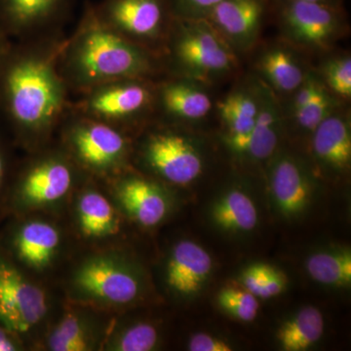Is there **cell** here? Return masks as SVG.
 I'll list each match as a JSON object with an SVG mask.
<instances>
[{"label":"cell","instance_id":"4dcf8cb0","mask_svg":"<svg viewBox=\"0 0 351 351\" xmlns=\"http://www.w3.org/2000/svg\"><path fill=\"white\" fill-rule=\"evenodd\" d=\"M334 101L326 90H323L306 106L293 112L298 125L306 131L313 132L321 122L332 114Z\"/></svg>","mask_w":351,"mask_h":351},{"label":"cell","instance_id":"f35d334b","mask_svg":"<svg viewBox=\"0 0 351 351\" xmlns=\"http://www.w3.org/2000/svg\"><path fill=\"white\" fill-rule=\"evenodd\" d=\"M301 1L319 2V3L330 4V5L336 6L338 0H301Z\"/></svg>","mask_w":351,"mask_h":351},{"label":"cell","instance_id":"cb8c5ba5","mask_svg":"<svg viewBox=\"0 0 351 351\" xmlns=\"http://www.w3.org/2000/svg\"><path fill=\"white\" fill-rule=\"evenodd\" d=\"M258 108V97L245 91L234 92L219 104V114L228 131L226 143L232 152L244 154L247 138L255 125Z\"/></svg>","mask_w":351,"mask_h":351},{"label":"cell","instance_id":"2e32d148","mask_svg":"<svg viewBox=\"0 0 351 351\" xmlns=\"http://www.w3.org/2000/svg\"><path fill=\"white\" fill-rule=\"evenodd\" d=\"M73 0H0V27L12 41L63 29Z\"/></svg>","mask_w":351,"mask_h":351},{"label":"cell","instance_id":"d4e9b609","mask_svg":"<svg viewBox=\"0 0 351 351\" xmlns=\"http://www.w3.org/2000/svg\"><path fill=\"white\" fill-rule=\"evenodd\" d=\"M211 219L215 225L226 232H249L258 223L257 207L241 189H230L212 205Z\"/></svg>","mask_w":351,"mask_h":351},{"label":"cell","instance_id":"7c38bea8","mask_svg":"<svg viewBox=\"0 0 351 351\" xmlns=\"http://www.w3.org/2000/svg\"><path fill=\"white\" fill-rule=\"evenodd\" d=\"M114 314L64 299L38 351H103Z\"/></svg>","mask_w":351,"mask_h":351},{"label":"cell","instance_id":"836d02e7","mask_svg":"<svg viewBox=\"0 0 351 351\" xmlns=\"http://www.w3.org/2000/svg\"><path fill=\"white\" fill-rule=\"evenodd\" d=\"M188 350L191 351H230L232 346L225 339L217 338L205 332L191 335L188 341Z\"/></svg>","mask_w":351,"mask_h":351},{"label":"cell","instance_id":"603a6c76","mask_svg":"<svg viewBox=\"0 0 351 351\" xmlns=\"http://www.w3.org/2000/svg\"><path fill=\"white\" fill-rule=\"evenodd\" d=\"M263 12V0H221L208 16L230 38L246 40L257 32Z\"/></svg>","mask_w":351,"mask_h":351},{"label":"cell","instance_id":"8992f818","mask_svg":"<svg viewBox=\"0 0 351 351\" xmlns=\"http://www.w3.org/2000/svg\"><path fill=\"white\" fill-rule=\"evenodd\" d=\"M64 299L57 286L34 278L0 248V323L29 351H38Z\"/></svg>","mask_w":351,"mask_h":351},{"label":"cell","instance_id":"5b68a950","mask_svg":"<svg viewBox=\"0 0 351 351\" xmlns=\"http://www.w3.org/2000/svg\"><path fill=\"white\" fill-rule=\"evenodd\" d=\"M0 248L41 282L57 286L76 245L62 217L11 215L0 225Z\"/></svg>","mask_w":351,"mask_h":351},{"label":"cell","instance_id":"9a60e30c","mask_svg":"<svg viewBox=\"0 0 351 351\" xmlns=\"http://www.w3.org/2000/svg\"><path fill=\"white\" fill-rule=\"evenodd\" d=\"M213 267L211 256L199 244L178 239L164 252L159 281L164 294L176 302L195 297L207 282Z\"/></svg>","mask_w":351,"mask_h":351},{"label":"cell","instance_id":"ffe728a7","mask_svg":"<svg viewBox=\"0 0 351 351\" xmlns=\"http://www.w3.org/2000/svg\"><path fill=\"white\" fill-rule=\"evenodd\" d=\"M313 154L328 169L341 172L351 161L350 126L345 117L331 114L313 131Z\"/></svg>","mask_w":351,"mask_h":351},{"label":"cell","instance_id":"74e56055","mask_svg":"<svg viewBox=\"0 0 351 351\" xmlns=\"http://www.w3.org/2000/svg\"><path fill=\"white\" fill-rule=\"evenodd\" d=\"M12 43L13 41L7 36L5 32L0 27V64H1L3 58L5 57L7 52L10 49Z\"/></svg>","mask_w":351,"mask_h":351},{"label":"cell","instance_id":"277c9868","mask_svg":"<svg viewBox=\"0 0 351 351\" xmlns=\"http://www.w3.org/2000/svg\"><path fill=\"white\" fill-rule=\"evenodd\" d=\"M55 141L18 158L7 198V217L47 214L63 218L69 201L87 179Z\"/></svg>","mask_w":351,"mask_h":351},{"label":"cell","instance_id":"d6986e66","mask_svg":"<svg viewBox=\"0 0 351 351\" xmlns=\"http://www.w3.org/2000/svg\"><path fill=\"white\" fill-rule=\"evenodd\" d=\"M163 343L161 321L138 315L132 307L113 316L103 351H156Z\"/></svg>","mask_w":351,"mask_h":351},{"label":"cell","instance_id":"d6a6232c","mask_svg":"<svg viewBox=\"0 0 351 351\" xmlns=\"http://www.w3.org/2000/svg\"><path fill=\"white\" fill-rule=\"evenodd\" d=\"M276 267L267 263H254L243 270L240 276L242 286L257 298L265 295V289L276 274Z\"/></svg>","mask_w":351,"mask_h":351},{"label":"cell","instance_id":"4fadbf2b","mask_svg":"<svg viewBox=\"0 0 351 351\" xmlns=\"http://www.w3.org/2000/svg\"><path fill=\"white\" fill-rule=\"evenodd\" d=\"M170 38L173 63L191 75H216L232 68L233 55L207 23L174 18Z\"/></svg>","mask_w":351,"mask_h":351},{"label":"cell","instance_id":"52a82bcc","mask_svg":"<svg viewBox=\"0 0 351 351\" xmlns=\"http://www.w3.org/2000/svg\"><path fill=\"white\" fill-rule=\"evenodd\" d=\"M55 141L83 174L97 181H110L133 167V136L71 110Z\"/></svg>","mask_w":351,"mask_h":351},{"label":"cell","instance_id":"ac0fdd59","mask_svg":"<svg viewBox=\"0 0 351 351\" xmlns=\"http://www.w3.org/2000/svg\"><path fill=\"white\" fill-rule=\"evenodd\" d=\"M269 184L277 210L285 218H295L306 211L313 196V182L299 161L279 157L272 165Z\"/></svg>","mask_w":351,"mask_h":351},{"label":"cell","instance_id":"7402d4cb","mask_svg":"<svg viewBox=\"0 0 351 351\" xmlns=\"http://www.w3.org/2000/svg\"><path fill=\"white\" fill-rule=\"evenodd\" d=\"M156 104L173 119L197 120L206 117L212 101L195 85L182 80L163 83L156 89Z\"/></svg>","mask_w":351,"mask_h":351},{"label":"cell","instance_id":"4316f807","mask_svg":"<svg viewBox=\"0 0 351 351\" xmlns=\"http://www.w3.org/2000/svg\"><path fill=\"white\" fill-rule=\"evenodd\" d=\"M306 271L316 282L343 287L351 282V254L348 250L321 251L307 258Z\"/></svg>","mask_w":351,"mask_h":351},{"label":"cell","instance_id":"8fae6325","mask_svg":"<svg viewBox=\"0 0 351 351\" xmlns=\"http://www.w3.org/2000/svg\"><path fill=\"white\" fill-rule=\"evenodd\" d=\"M101 182L129 223L141 232H154L174 213L173 188L135 168Z\"/></svg>","mask_w":351,"mask_h":351},{"label":"cell","instance_id":"83f0119b","mask_svg":"<svg viewBox=\"0 0 351 351\" xmlns=\"http://www.w3.org/2000/svg\"><path fill=\"white\" fill-rule=\"evenodd\" d=\"M260 69L267 82L281 92L295 91L306 78L297 60L287 51L277 48L263 55Z\"/></svg>","mask_w":351,"mask_h":351},{"label":"cell","instance_id":"44dd1931","mask_svg":"<svg viewBox=\"0 0 351 351\" xmlns=\"http://www.w3.org/2000/svg\"><path fill=\"white\" fill-rule=\"evenodd\" d=\"M258 114L255 125L247 138L244 156L265 160L276 152L280 136L282 117L276 98L267 89L258 94Z\"/></svg>","mask_w":351,"mask_h":351},{"label":"cell","instance_id":"6da1fadb","mask_svg":"<svg viewBox=\"0 0 351 351\" xmlns=\"http://www.w3.org/2000/svg\"><path fill=\"white\" fill-rule=\"evenodd\" d=\"M63 29L13 41L0 64V119L14 145L27 154L55 142L71 110L60 71Z\"/></svg>","mask_w":351,"mask_h":351},{"label":"cell","instance_id":"30bf717a","mask_svg":"<svg viewBox=\"0 0 351 351\" xmlns=\"http://www.w3.org/2000/svg\"><path fill=\"white\" fill-rule=\"evenodd\" d=\"M147 78H126L78 93L71 112L105 122L134 136V125L156 104V89Z\"/></svg>","mask_w":351,"mask_h":351},{"label":"cell","instance_id":"9c48e42d","mask_svg":"<svg viewBox=\"0 0 351 351\" xmlns=\"http://www.w3.org/2000/svg\"><path fill=\"white\" fill-rule=\"evenodd\" d=\"M132 166L174 189L195 182L202 173L203 161L188 136L164 125L133 137Z\"/></svg>","mask_w":351,"mask_h":351},{"label":"cell","instance_id":"484cf974","mask_svg":"<svg viewBox=\"0 0 351 351\" xmlns=\"http://www.w3.org/2000/svg\"><path fill=\"white\" fill-rule=\"evenodd\" d=\"M324 328V317L319 309L306 306L281 325L277 341L283 350H306L319 341Z\"/></svg>","mask_w":351,"mask_h":351},{"label":"cell","instance_id":"ba28073f","mask_svg":"<svg viewBox=\"0 0 351 351\" xmlns=\"http://www.w3.org/2000/svg\"><path fill=\"white\" fill-rule=\"evenodd\" d=\"M63 219L77 250L135 248L134 233L137 230L100 181L87 178L82 182Z\"/></svg>","mask_w":351,"mask_h":351},{"label":"cell","instance_id":"e575fe53","mask_svg":"<svg viewBox=\"0 0 351 351\" xmlns=\"http://www.w3.org/2000/svg\"><path fill=\"white\" fill-rule=\"evenodd\" d=\"M221 0H168L171 10L178 11L179 16L184 17V14L202 12L208 14Z\"/></svg>","mask_w":351,"mask_h":351},{"label":"cell","instance_id":"7a4b0ae2","mask_svg":"<svg viewBox=\"0 0 351 351\" xmlns=\"http://www.w3.org/2000/svg\"><path fill=\"white\" fill-rule=\"evenodd\" d=\"M64 299L119 313L151 304L156 292L135 248L76 250L58 281Z\"/></svg>","mask_w":351,"mask_h":351},{"label":"cell","instance_id":"8d00e7d4","mask_svg":"<svg viewBox=\"0 0 351 351\" xmlns=\"http://www.w3.org/2000/svg\"><path fill=\"white\" fill-rule=\"evenodd\" d=\"M0 351H29L22 339L0 323Z\"/></svg>","mask_w":351,"mask_h":351},{"label":"cell","instance_id":"5bb4252c","mask_svg":"<svg viewBox=\"0 0 351 351\" xmlns=\"http://www.w3.org/2000/svg\"><path fill=\"white\" fill-rule=\"evenodd\" d=\"M94 9L104 24L147 49L168 31V0H101Z\"/></svg>","mask_w":351,"mask_h":351},{"label":"cell","instance_id":"1f68e13d","mask_svg":"<svg viewBox=\"0 0 351 351\" xmlns=\"http://www.w3.org/2000/svg\"><path fill=\"white\" fill-rule=\"evenodd\" d=\"M325 82L335 93L350 98L351 96V60L350 57L332 60L325 66Z\"/></svg>","mask_w":351,"mask_h":351},{"label":"cell","instance_id":"f1b7e54d","mask_svg":"<svg viewBox=\"0 0 351 351\" xmlns=\"http://www.w3.org/2000/svg\"><path fill=\"white\" fill-rule=\"evenodd\" d=\"M218 304L226 313L244 322L255 320L260 308L258 298L243 286L221 289L218 294Z\"/></svg>","mask_w":351,"mask_h":351},{"label":"cell","instance_id":"e0dca14e","mask_svg":"<svg viewBox=\"0 0 351 351\" xmlns=\"http://www.w3.org/2000/svg\"><path fill=\"white\" fill-rule=\"evenodd\" d=\"M280 15L289 36L311 47L326 45L339 27L338 10L330 4L283 0Z\"/></svg>","mask_w":351,"mask_h":351},{"label":"cell","instance_id":"f546056e","mask_svg":"<svg viewBox=\"0 0 351 351\" xmlns=\"http://www.w3.org/2000/svg\"><path fill=\"white\" fill-rule=\"evenodd\" d=\"M12 138L0 122V225L7 217V198L18 158Z\"/></svg>","mask_w":351,"mask_h":351},{"label":"cell","instance_id":"d590c367","mask_svg":"<svg viewBox=\"0 0 351 351\" xmlns=\"http://www.w3.org/2000/svg\"><path fill=\"white\" fill-rule=\"evenodd\" d=\"M323 90L324 88L321 86L320 83L316 82L313 78H304L295 95L294 101H293V112L306 106Z\"/></svg>","mask_w":351,"mask_h":351},{"label":"cell","instance_id":"3957f363","mask_svg":"<svg viewBox=\"0 0 351 351\" xmlns=\"http://www.w3.org/2000/svg\"><path fill=\"white\" fill-rule=\"evenodd\" d=\"M151 50L104 24L86 3L75 31L68 36L60 57V71L71 92L83 91L126 78H147L156 73Z\"/></svg>","mask_w":351,"mask_h":351}]
</instances>
